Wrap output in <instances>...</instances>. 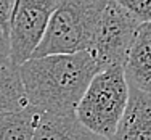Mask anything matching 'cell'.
<instances>
[{
	"instance_id": "6da1fadb",
	"label": "cell",
	"mask_w": 151,
	"mask_h": 140,
	"mask_svg": "<svg viewBox=\"0 0 151 140\" xmlns=\"http://www.w3.org/2000/svg\"><path fill=\"white\" fill-rule=\"evenodd\" d=\"M98 71L88 50L53 53L19 64L27 105L37 113H76L88 82Z\"/></svg>"
},
{
	"instance_id": "7a4b0ae2",
	"label": "cell",
	"mask_w": 151,
	"mask_h": 140,
	"mask_svg": "<svg viewBox=\"0 0 151 140\" xmlns=\"http://www.w3.org/2000/svg\"><path fill=\"white\" fill-rule=\"evenodd\" d=\"M108 0H58L45 35L31 58L88 50Z\"/></svg>"
},
{
	"instance_id": "3957f363",
	"label": "cell",
	"mask_w": 151,
	"mask_h": 140,
	"mask_svg": "<svg viewBox=\"0 0 151 140\" xmlns=\"http://www.w3.org/2000/svg\"><path fill=\"white\" fill-rule=\"evenodd\" d=\"M129 90L124 66L116 64L100 69L88 82L76 108V116L90 131L106 140L113 139L127 106Z\"/></svg>"
},
{
	"instance_id": "277c9868",
	"label": "cell",
	"mask_w": 151,
	"mask_h": 140,
	"mask_svg": "<svg viewBox=\"0 0 151 140\" xmlns=\"http://www.w3.org/2000/svg\"><path fill=\"white\" fill-rule=\"evenodd\" d=\"M142 21L116 0H108L88 48L98 69L124 66Z\"/></svg>"
},
{
	"instance_id": "5b68a950",
	"label": "cell",
	"mask_w": 151,
	"mask_h": 140,
	"mask_svg": "<svg viewBox=\"0 0 151 140\" xmlns=\"http://www.w3.org/2000/svg\"><path fill=\"white\" fill-rule=\"evenodd\" d=\"M58 0H16L10 24V58L18 66L32 56L42 42Z\"/></svg>"
},
{
	"instance_id": "8992f818",
	"label": "cell",
	"mask_w": 151,
	"mask_h": 140,
	"mask_svg": "<svg viewBox=\"0 0 151 140\" xmlns=\"http://www.w3.org/2000/svg\"><path fill=\"white\" fill-rule=\"evenodd\" d=\"M114 140H151V93L132 87Z\"/></svg>"
},
{
	"instance_id": "52a82bcc",
	"label": "cell",
	"mask_w": 151,
	"mask_h": 140,
	"mask_svg": "<svg viewBox=\"0 0 151 140\" xmlns=\"http://www.w3.org/2000/svg\"><path fill=\"white\" fill-rule=\"evenodd\" d=\"M32 140H106L81 123L76 113H39Z\"/></svg>"
},
{
	"instance_id": "ba28073f",
	"label": "cell",
	"mask_w": 151,
	"mask_h": 140,
	"mask_svg": "<svg viewBox=\"0 0 151 140\" xmlns=\"http://www.w3.org/2000/svg\"><path fill=\"white\" fill-rule=\"evenodd\" d=\"M124 73L129 85L151 93V21L138 26L124 63Z\"/></svg>"
},
{
	"instance_id": "9c48e42d",
	"label": "cell",
	"mask_w": 151,
	"mask_h": 140,
	"mask_svg": "<svg viewBox=\"0 0 151 140\" xmlns=\"http://www.w3.org/2000/svg\"><path fill=\"white\" fill-rule=\"evenodd\" d=\"M27 106L19 66L10 56H0V113L18 111Z\"/></svg>"
},
{
	"instance_id": "30bf717a",
	"label": "cell",
	"mask_w": 151,
	"mask_h": 140,
	"mask_svg": "<svg viewBox=\"0 0 151 140\" xmlns=\"http://www.w3.org/2000/svg\"><path fill=\"white\" fill-rule=\"evenodd\" d=\"M37 119V110L29 105L18 111L0 113V140H32Z\"/></svg>"
},
{
	"instance_id": "8fae6325",
	"label": "cell",
	"mask_w": 151,
	"mask_h": 140,
	"mask_svg": "<svg viewBox=\"0 0 151 140\" xmlns=\"http://www.w3.org/2000/svg\"><path fill=\"white\" fill-rule=\"evenodd\" d=\"M119 5L135 15L142 23L151 21V0H116Z\"/></svg>"
},
{
	"instance_id": "7c38bea8",
	"label": "cell",
	"mask_w": 151,
	"mask_h": 140,
	"mask_svg": "<svg viewBox=\"0 0 151 140\" xmlns=\"http://www.w3.org/2000/svg\"><path fill=\"white\" fill-rule=\"evenodd\" d=\"M16 0H0V26L8 35L10 32V24H12V16L15 10Z\"/></svg>"
},
{
	"instance_id": "4fadbf2b",
	"label": "cell",
	"mask_w": 151,
	"mask_h": 140,
	"mask_svg": "<svg viewBox=\"0 0 151 140\" xmlns=\"http://www.w3.org/2000/svg\"><path fill=\"white\" fill-rule=\"evenodd\" d=\"M0 56H10V40L2 26H0Z\"/></svg>"
},
{
	"instance_id": "5bb4252c",
	"label": "cell",
	"mask_w": 151,
	"mask_h": 140,
	"mask_svg": "<svg viewBox=\"0 0 151 140\" xmlns=\"http://www.w3.org/2000/svg\"><path fill=\"white\" fill-rule=\"evenodd\" d=\"M109 140H114V139H109Z\"/></svg>"
}]
</instances>
